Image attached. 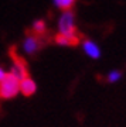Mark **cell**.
<instances>
[{
  "label": "cell",
  "instance_id": "1",
  "mask_svg": "<svg viewBox=\"0 0 126 127\" xmlns=\"http://www.w3.org/2000/svg\"><path fill=\"white\" fill-rule=\"evenodd\" d=\"M20 92V79L11 72L6 73L4 79L0 82V97L11 99Z\"/></svg>",
  "mask_w": 126,
  "mask_h": 127
},
{
  "label": "cell",
  "instance_id": "4",
  "mask_svg": "<svg viewBox=\"0 0 126 127\" xmlns=\"http://www.w3.org/2000/svg\"><path fill=\"white\" fill-rule=\"evenodd\" d=\"M36 89H37V85L36 82L33 81L30 76L24 78L20 81V92H21L24 96H31L36 93Z\"/></svg>",
  "mask_w": 126,
  "mask_h": 127
},
{
  "label": "cell",
  "instance_id": "2",
  "mask_svg": "<svg viewBox=\"0 0 126 127\" xmlns=\"http://www.w3.org/2000/svg\"><path fill=\"white\" fill-rule=\"evenodd\" d=\"M58 30L60 34H64V35H78L77 27H75V17H74L72 10L64 11L61 14V17L58 20Z\"/></svg>",
  "mask_w": 126,
  "mask_h": 127
},
{
  "label": "cell",
  "instance_id": "7",
  "mask_svg": "<svg viewBox=\"0 0 126 127\" xmlns=\"http://www.w3.org/2000/svg\"><path fill=\"white\" fill-rule=\"evenodd\" d=\"M40 48V40H38V37L37 35H28L24 41V51L27 52V54H34L37 50Z\"/></svg>",
  "mask_w": 126,
  "mask_h": 127
},
{
  "label": "cell",
  "instance_id": "9",
  "mask_svg": "<svg viewBox=\"0 0 126 127\" xmlns=\"http://www.w3.org/2000/svg\"><path fill=\"white\" fill-rule=\"evenodd\" d=\"M45 30H47V27H45V23L43 20L34 21V24H33V32H34V35H37V37L43 35L45 32Z\"/></svg>",
  "mask_w": 126,
  "mask_h": 127
},
{
  "label": "cell",
  "instance_id": "3",
  "mask_svg": "<svg viewBox=\"0 0 126 127\" xmlns=\"http://www.w3.org/2000/svg\"><path fill=\"white\" fill-rule=\"evenodd\" d=\"M10 55H11V58L14 61V65H13V68H11V73L16 75L20 81L24 79V78H27L28 71H27V64H26V61L16 54V48H11L10 50Z\"/></svg>",
  "mask_w": 126,
  "mask_h": 127
},
{
  "label": "cell",
  "instance_id": "6",
  "mask_svg": "<svg viewBox=\"0 0 126 127\" xmlns=\"http://www.w3.org/2000/svg\"><path fill=\"white\" fill-rule=\"evenodd\" d=\"M82 47H84L85 54L88 55V57H91V58L98 59L99 57H101V50H99V47L95 44L94 41L85 40V41H84V44H82Z\"/></svg>",
  "mask_w": 126,
  "mask_h": 127
},
{
  "label": "cell",
  "instance_id": "8",
  "mask_svg": "<svg viewBox=\"0 0 126 127\" xmlns=\"http://www.w3.org/2000/svg\"><path fill=\"white\" fill-rule=\"evenodd\" d=\"M53 1L63 11H69V10H72V7L75 4V0H53Z\"/></svg>",
  "mask_w": 126,
  "mask_h": 127
},
{
  "label": "cell",
  "instance_id": "10",
  "mask_svg": "<svg viewBox=\"0 0 126 127\" xmlns=\"http://www.w3.org/2000/svg\"><path fill=\"white\" fill-rule=\"evenodd\" d=\"M121 78H122V73L119 72V71H112V72H109V75H108V82L115 83V82H118Z\"/></svg>",
  "mask_w": 126,
  "mask_h": 127
},
{
  "label": "cell",
  "instance_id": "11",
  "mask_svg": "<svg viewBox=\"0 0 126 127\" xmlns=\"http://www.w3.org/2000/svg\"><path fill=\"white\" fill-rule=\"evenodd\" d=\"M4 76H6V72H4V71H3L1 68H0V82L4 79Z\"/></svg>",
  "mask_w": 126,
  "mask_h": 127
},
{
  "label": "cell",
  "instance_id": "5",
  "mask_svg": "<svg viewBox=\"0 0 126 127\" xmlns=\"http://www.w3.org/2000/svg\"><path fill=\"white\" fill-rule=\"evenodd\" d=\"M55 42L57 44H60V45H78L79 44V41H81V35L78 34V35H72V37H69V35H64V34H57L55 35Z\"/></svg>",
  "mask_w": 126,
  "mask_h": 127
}]
</instances>
